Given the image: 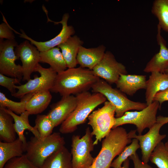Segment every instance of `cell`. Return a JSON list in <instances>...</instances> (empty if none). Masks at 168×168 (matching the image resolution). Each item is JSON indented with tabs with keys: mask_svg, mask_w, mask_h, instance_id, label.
Wrapping results in <instances>:
<instances>
[{
	"mask_svg": "<svg viewBox=\"0 0 168 168\" xmlns=\"http://www.w3.org/2000/svg\"><path fill=\"white\" fill-rule=\"evenodd\" d=\"M69 17V14L66 13L63 15L62 20L59 22H56L50 20L49 21L54 22L55 24H61L62 25V29L59 34L48 41L44 42L36 41L26 35L22 30H21V34L18 32L17 33L20 35L21 37L30 41V43L35 46L40 52L45 51L55 47L56 46H58L66 41L74 34L75 31L73 27L68 25L67 23Z\"/></svg>",
	"mask_w": 168,
	"mask_h": 168,
	"instance_id": "5bb4252c",
	"label": "cell"
},
{
	"mask_svg": "<svg viewBox=\"0 0 168 168\" xmlns=\"http://www.w3.org/2000/svg\"><path fill=\"white\" fill-rule=\"evenodd\" d=\"M115 84L121 92L133 96L139 90L146 89V76L122 74Z\"/></svg>",
	"mask_w": 168,
	"mask_h": 168,
	"instance_id": "ac0fdd59",
	"label": "cell"
},
{
	"mask_svg": "<svg viewBox=\"0 0 168 168\" xmlns=\"http://www.w3.org/2000/svg\"><path fill=\"white\" fill-rule=\"evenodd\" d=\"M96 76L108 83H115L121 74H127L126 67L118 62L110 51H106L101 60L92 70Z\"/></svg>",
	"mask_w": 168,
	"mask_h": 168,
	"instance_id": "8fae6325",
	"label": "cell"
},
{
	"mask_svg": "<svg viewBox=\"0 0 168 168\" xmlns=\"http://www.w3.org/2000/svg\"><path fill=\"white\" fill-rule=\"evenodd\" d=\"M159 109H160L159 102L153 101L141 110L126 112L122 117L115 118L112 129L125 124H133L136 126L138 135H142L146 128L150 129L157 123L156 115Z\"/></svg>",
	"mask_w": 168,
	"mask_h": 168,
	"instance_id": "52a82bcc",
	"label": "cell"
},
{
	"mask_svg": "<svg viewBox=\"0 0 168 168\" xmlns=\"http://www.w3.org/2000/svg\"><path fill=\"white\" fill-rule=\"evenodd\" d=\"M15 52L22 63L23 81H27L40 62V52L28 40L18 45Z\"/></svg>",
	"mask_w": 168,
	"mask_h": 168,
	"instance_id": "4fadbf2b",
	"label": "cell"
},
{
	"mask_svg": "<svg viewBox=\"0 0 168 168\" xmlns=\"http://www.w3.org/2000/svg\"><path fill=\"white\" fill-rule=\"evenodd\" d=\"M100 78L92 70L81 67L58 73L50 91L62 96L88 91Z\"/></svg>",
	"mask_w": 168,
	"mask_h": 168,
	"instance_id": "6da1fadb",
	"label": "cell"
},
{
	"mask_svg": "<svg viewBox=\"0 0 168 168\" xmlns=\"http://www.w3.org/2000/svg\"><path fill=\"white\" fill-rule=\"evenodd\" d=\"M153 101L159 102L161 109L162 103L165 101H168V88L164 91L157 93L155 96Z\"/></svg>",
	"mask_w": 168,
	"mask_h": 168,
	"instance_id": "d590c367",
	"label": "cell"
},
{
	"mask_svg": "<svg viewBox=\"0 0 168 168\" xmlns=\"http://www.w3.org/2000/svg\"><path fill=\"white\" fill-rule=\"evenodd\" d=\"M13 30L6 22L0 24V39L5 38L7 40L15 39V36L12 31Z\"/></svg>",
	"mask_w": 168,
	"mask_h": 168,
	"instance_id": "836d02e7",
	"label": "cell"
},
{
	"mask_svg": "<svg viewBox=\"0 0 168 168\" xmlns=\"http://www.w3.org/2000/svg\"><path fill=\"white\" fill-rule=\"evenodd\" d=\"M131 143L126 146L118 156L112 162L111 167L113 168H119L124 162L131 155L136 154V151L139 148L138 140L133 138Z\"/></svg>",
	"mask_w": 168,
	"mask_h": 168,
	"instance_id": "4dcf8cb0",
	"label": "cell"
},
{
	"mask_svg": "<svg viewBox=\"0 0 168 168\" xmlns=\"http://www.w3.org/2000/svg\"><path fill=\"white\" fill-rule=\"evenodd\" d=\"M165 144L167 147L168 148V141L167 142H166Z\"/></svg>",
	"mask_w": 168,
	"mask_h": 168,
	"instance_id": "ab89813d",
	"label": "cell"
},
{
	"mask_svg": "<svg viewBox=\"0 0 168 168\" xmlns=\"http://www.w3.org/2000/svg\"><path fill=\"white\" fill-rule=\"evenodd\" d=\"M40 62L49 64L57 73H60L67 69L66 63L62 54L58 47H54L47 50L40 52Z\"/></svg>",
	"mask_w": 168,
	"mask_h": 168,
	"instance_id": "cb8c5ba5",
	"label": "cell"
},
{
	"mask_svg": "<svg viewBox=\"0 0 168 168\" xmlns=\"http://www.w3.org/2000/svg\"><path fill=\"white\" fill-rule=\"evenodd\" d=\"M115 114L114 107L109 101H106L101 108L93 111L88 116V124L92 127V134L95 137L93 142L94 146L112 129L115 124Z\"/></svg>",
	"mask_w": 168,
	"mask_h": 168,
	"instance_id": "8992f818",
	"label": "cell"
},
{
	"mask_svg": "<svg viewBox=\"0 0 168 168\" xmlns=\"http://www.w3.org/2000/svg\"><path fill=\"white\" fill-rule=\"evenodd\" d=\"M34 94H27L21 99L20 102H16L8 99L0 92V107L6 108L17 114H21L26 111V104Z\"/></svg>",
	"mask_w": 168,
	"mask_h": 168,
	"instance_id": "4316f807",
	"label": "cell"
},
{
	"mask_svg": "<svg viewBox=\"0 0 168 168\" xmlns=\"http://www.w3.org/2000/svg\"><path fill=\"white\" fill-rule=\"evenodd\" d=\"M3 168H40L34 165L25 154L8 161Z\"/></svg>",
	"mask_w": 168,
	"mask_h": 168,
	"instance_id": "1f68e13d",
	"label": "cell"
},
{
	"mask_svg": "<svg viewBox=\"0 0 168 168\" xmlns=\"http://www.w3.org/2000/svg\"><path fill=\"white\" fill-rule=\"evenodd\" d=\"M165 124L156 123L145 134L137 135L136 130H132L128 133V138H136L139 141L142 154V160L147 163L150 155L157 145L166 136L160 133L161 128Z\"/></svg>",
	"mask_w": 168,
	"mask_h": 168,
	"instance_id": "7c38bea8",
	"label": "cell"
},
{
	"mask_svg": "<svg viewBox=\"0 0 168 168\" xmlns=\"http://www.w3.org/2000/svg\"><path fill=\"white\" fill-rule=\"evenodd\" d=\"M65 144L64 138L59 132H54L42 140L32 137L27 142L25 154L34 165L40 168L49 156Z\"/></svg>",
	"mask_w": 168,
	"mask_h": 168,
	"instance_id": "277c9868",
	"label": "cell"
},
{
	"mask_svg": "<svg viewBox=\"0 0 168 168\" xmlns=\"http://www.w3.org/2000/svg\"><path fill=\"white\" fill-rule=\"evenodd\" d=\"M5 108L6 111L13 117L16 132L18 136V138L23 142L26 148L27 142L24 135V132L25 130H29L33 133L34 136L40 139V135L38 131L34 127L31 126L29 123V116L30 114L27 111H25L19 116L11 110Z\"/></svg>",
	"mask_w": 168,
	"mask_h": 168,
	"instance_id": "44dd1931",
	"label": "cell"
},
{
	"mask_svg": "<svg viewBox=\"0 0 168 168\" xmlns=\"http://www.w3.org/2000/svg\"><path fill=\"white\" fill-rule=\"evenodd\" d=\"M35 72H39L40 76H34L33 79H30L26 83L16 86L17 91L13 96L21 99L29 93H35L45 91H50L52 88L57 73L52 68H45L39 64Z\"/></svg>",
	"mask_w": 168,
	"mask_h": 168,
	"instance_id": "9c48e42d",
	"label": "cell"
},
{
	"mask_svg": "<svg viewBox=\"0 0 168 168\" xmlns=\"http://www.w3.org/2000/svg\"><path fill=\"white\" fill-rule=\"evenodd\" d=\"M164 72L166 73H168V67L165 70Z\"/></svg>",
	"mask_w": 168,
	"mask_h": 168,
	"instance_id": "f35d334b",
	"label": "cell"
},
{
	"mask_svg": "<svg viewBox=\"0 0 168 168\" xmlns=\"http://www.w3.org/2000/svg\"><path fill=\"white\" fill-rule=\"evenodd\" d=\"M77 105L76 96L73 95L64 96L57 103L50 106L47 115L53 123L55 127L61 124L76 108Z\"/></svg>",
	"mask_w": 168,
	"mask_h": 168,
	"instance_id": "9a60e30c",
	"label": "cell"
},
{
	"mask_svg": "<svg viewBox=\"0 0 168 168\" xmlns=\"http://www.w3.org/2000/svg\"><path fill=\"white\" fill-rule=\"evenodd\" d=\"M94 93L103 95L114 107L115 117H122L124 113L131 110H141L147 105L146 103L135 102L129 99L119 90L112 88L106 81L100 79L92 86Z\"/></svg>",
	"mask_w": 168,
	"mask_h": 168,
	"instance_id": "5b68a950",
	"label": "cell"
},
{
	"mask_svg": "<svg viewBox=\"0 0 168 168\" xmlns=\"http://www.w3.org/2000/svg\"><path fill=\"white\" fill-rule=\"evenodd\" d=\"M77 106L68 117L61 124L60 132L67 134L74 132L77 126L84 123L94 110L104 103L106 98L99 93L91 94L88 91L78 94L76 96Z\"/></svg>",
	"mask_w": 168,
	"mask_h": 168,
	"instance_id": "7a4b0ae2",
	"label": "cell"
},
{
	"mask_svg": "<svg viewBox=\"0 0 168 168\" xmlns=\"http://www.w3.org/2000/svg\"><path fill=\"white\" fill-rule=\"evenodd\" d=\"M93 136L89 127L81 138L78 135L72 136L70 152L73 168H90L92 165L94 159L91 153L94 146Z\"/></svg>",
	"mask_w": 168,
	"mask_h": 168,
	"instance_id": "ba28073f",
	"label": "cell"
},
{
	"mask_svg": "<svg viewBox=\"0 0 168 168\" xmlns=\"http://www.w3.org/2000/svg\"><path fill=\"white\" fill-rule=\"evenodd\" d=\"M168 88V73L152 72L147 81L145 98L147 105L153 102L154 98L157 93Z\"/></svg>",
	"mask_w": 168,
	"mask_h": 168,
	"instance_id": "d6986e66",
	"label": "cell"
},
{
	"mask_svg": "<svg viewBox=\"0 0 168 168\" xmlns=\"http://www.w3.org/2000/svg\"><path fill=\"white\" fill-rule=\"evenodd\" d=\"M129 159L128 158L124 162L123 166L119 168H129Z\"/></svg>",
	"mask_w": 168,
	"mask_h": 168,
	"instance_id": "74e56055",
	"label": "cell"
},
{
	"mask_svg": "<svg viewBox=\"0 0 168 168\" xmlns=\"http://www.w3.org/2000/svg\"><path fill=\"white\" fill-rule=\"evenodd\" d=\"M71 152L63 146L49 156L40 168H73Z\"/></svg>",
	"mask_w": 168,
	"mask_h": 168,
	"instance_id": "603a6c76",
	"label": "cell"
},
{
	"mask_svg": "<svg viewBox=\"0 0 168 168\" xmlns=\"http://www.w3.org/2000/svg\"><path fill=\"white\" fill-rule=\"evenodd\" d=\"M13 117L5 108L0 107V139L5 142H11L16 139Z\"/></svg>",
	"mask_w": 168,
	"mask_h": 168,
	"instance_id": "484cf974",
	"label": "cell"
},
{
	"mask_svg": "<svg viewBox=\"0 0 168 168\" xmlns=\"http://www.w3.org/2000/svg\"><path fill=\"white\" fill-rule=\"evenodd\" d=\"M83 43L77 35H74L58 46L61 49L68 68H75L78 64L77 57L79 48Z\"/></svg>",
	"mask_w": 168,
	"mask_h": 168,
	"instance_id": "ffe728a7",
	"label": "cell"
},
{
	"mask_svg": "<svg viewBox=\"0 0 168 168\" xmlns=\"http://www.w3.org/2000/svg\"><path fill=\"white\" fill-rule=\"evenodd\" d=\"M52 98L50 91L35 93L27 102L26 110L30 114H38L48 107Z\"/></svg>",
	"mask_w": 168,
	"mask_h": 168,
	"instance_id": "d4e9b609",
	"label": "cell"
},
{
	"mask_svg": "<svg viewBox=\"0 0 168 168\" xmlns=\"http://www.w3.org/2000/svg\"><path fill=\"white\" fill-rule=\"evenodd\" d=\"M161 30L158 24L156 40L160 50L147 63L143 70L145 72L164 73L165 70L168 67V48L166 40L161 34Z\"/></svg>",
	"mask_w": 168,
	"mask_h": 168,
	"instance_id": "2e32d148",
	"label": "cell"
},
{
	"mask_svg": "<svg viewBox=\"0 0 168 168\" xmlns=\"http://www.w3.org/2000/svg\"><path fill=\"white\" fill-rule=\"evenodd\" d=\"M34 126L40 135V139H43L52 134L55 126L47 114H37Z\"/></svg>",
	"mask_w": 168,
	"mask_h": 168,
	"instance_id": "f546056e",
	"label": "cell"
},
{
	"mask_svg": "<svg viewBox=\"0 0 168 168\" xmlns=\"http://www.w3.org/2000/svg\"><path fill=\"white\" fill-rule=\"evenodd\" d=\"M157 123H164L165 124L168 123V117L159 116L157 117Z\"/></svg>",
	"mask_w": 168,
	"mask_h": 168,
	"instance_id": "8d00e7d4",
	"label": "cell"
},
{
	"mask_svg": "<svg viewBox=\"0 0 168 168\" xmlns=\"http://www.w3.org/2000/svg\"><path fill=\"white\" fill-rule=\"evenodd\" d=\"M132 142L125 128L118 127L112 129L102 140L100 150L90 168H110L114 157Z\"/></svg>",
	"mask_w": 168,
	"mask_h": 168,
	"instance_id": "3957f363",
	"label": "cell"
},
{
	"mask_svg": "<svg viewBox=\"0 0 168 168\" xmlns=\"http://www.w3.org/2000/svg\"><path fill=\"white\" fill-rule=\"evenodd\" d=\"M26 147L18 138L11 142H0V168H3L10 159L22 156Z\"/></svg>",
	"mask_w": 168,
	"mask_h": 168,
	"instance_id": "7402d4cb",
	"label": "cell"
},
{
	"mask_svg": "<svg viewBox=\"0 0 168 168\" xmlns=\"http://www.w3.org/2000/svg\"><path fill=\"white\" fill-rule=\"evenodd\" d=\"M152 12L157 18L161 29L168 33V0H155Z\"/></svg>",
	"mask_w": 168,
	"mask_h": 168,
	"instance_id": "83f0119b",
	"label": "cell"
},
{
	"mask_svg": "<svg viewBox=\"0 0 168 168\" xmlns=\"http://www.w3.org/2000/svg\"><path fill=\"white\" fill-rule=\"evenodd\" d=\"M18 45L15 39L4 41L0 39V73L21 80L23 78L22 67L16 64L15 61L19 58L14 50Z\"/></svg>",
	"mask_w": 168,
	"mask_h": 168,
	"instance_id": "30bf717a",
	"label": "cell"
},
{
	"mask_svg": "<svg viewBox=\"0 0 168 168\" xmlns=\"http://www.w3.org/2000/svg\"><path fill=\"white\" fill-rule=\"evenodd\" d=\"M128 158L133 161L134 168H152L147 163H145L141 161L137 153L131 155Z\"/></svg>",
	"mask_w": 168,
	"mask_h": 168,
	"instance_id": "e575fe53",
	"label": "cell"
},
{
	"mask_svg": "<svg viewBox=\"0 0 168 168\" xmlns=\"http://www.w3.org/2000/svg\"><path fill=\"white\" fill-rule=\"evenodd\" d=\"M149 160L158 168H168V148L162 142L151 154Z\"/></svg>",
	"mask_w": 168,
	"mask_h": 168,
	"instance_id": "f1b7e54d",
	"label": "cell"
},
{
	"mask_svg": "<svg viewBox=\"0 0 168 168\" xmlns=\"http://www.w3.org/2000/svg\"><path fill=\"white\" fill-rule=\"evenodd\" d=\"M21 80L14 77H10L0 73V85L6 88L13 96L16 91V84H20Z\"/></svg>",
	"mask_w": 168,
	"mask_h": 168,
	"instance_id": "d6a6232c",
	"label": "cell"
},
{
	"mask_svg": "<svg viewBox=\"0 0 168 168\" xmlns=\"http://www.w3.org/2000/svg\"><path fill=\"white\" fill-rule=\"evenodd\" d=\"M105 49L103 45L91 48L81 46L77 57L78 64L82 67L92 70L103 58Z\"/></svg>",
	"mask_w": 168,
	"mask_h": 168,
	"instance_id": "e0dca14e",
	"label": "cell"
}]
</instances>
